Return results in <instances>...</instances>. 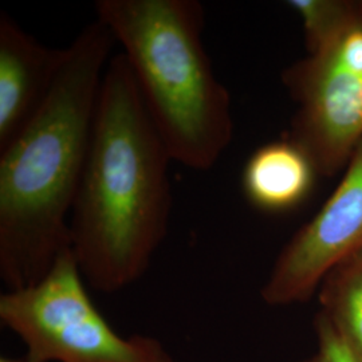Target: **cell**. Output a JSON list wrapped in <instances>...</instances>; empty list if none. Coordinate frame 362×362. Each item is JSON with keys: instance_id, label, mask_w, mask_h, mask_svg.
Wrapping results in <instances>:
<instances>
[{"instance_id": "6", "label": "cell", "mask_w": 362, "mask_h": 362, "mask_svg": "<svg viewBox=\"0 0 362 362\" xmlns=\"http://www.w3.org/2000/svg\"><path fill=\"white\" fill-rule=\"evenodd\" d=\"M362 248V144L322 207L281 250L260 290L272 308L305 303L325 276Z\"/></svg>"}, {"instance_id": "9", "label": "cell", "mask_w": 362, "mask_h": 362, "mask_svg": "<svg viewBox=\"0 0 362 362\" xmlns=\"http://www.w3.org/2000/svg\"><path fill=\"white\" fill-rule=\"evenodd\" d=\"M320 314L362 362V248L339 262L317 291Z\"/></svg>"}, {"instance_id": "5", "label": "cell", "mask_w": 362, "mask_h": 362, "mask_svg": "<svg viewBox=\"0 0 362 362\" xmlns=\"http://www.w3.org/2000/svg\"><path fill=\"white\" fill-rule=\"evenodd\" d=\"M297 105L287 137L320 177L342 173L362 144V8L336 38L282 73Z\"/></svg>"}, {"instance_id": "11", "label": "cell", "mask_w": 362, "mask_h": 362, "mask_svg": "<svg viewBox=\"0 0 362 362\" xmlns=\"http://www.w3.org/2000/svg\"><path fill=\"white\" fill-rule=\"evenodd\" d=\"M315 350L300 362H358L333 327L320 314L314 318Z\"/></svg>"}, {"instance_id": "3", "label": "cell", "mask_w": 362, "mask_h": 362, "mask_svg": "<svg viewBox=\"0 0 362 362\" xmlns=\"http://www.w3.org/2000/svg\"><path fill=\"white\" fill-rule=\"evenodd\" d=\"M97 21L124 49L144 106L172 161L208 170L233 141L231 95L203 43L197 0H98Z\"/></svg>"}, {"instance_id": "2", "label": "cell", "mask_w": 362, "mask_h": 362, "mask_svg": "<svg viewBox=\"0 0 362 362\" xmlns=\"http://www.w3.org/2000/svg\"><path fill=\"white\" fill-rule=\"evenodd\" d=\"M172 157L124 54L105 70L89 153L70 216L86 285L117 293L140 281L168 233Z\"/></svg>"}, {"instance_id": "1", "label": "cell", "mask_w": 362, "mask_h": 362, "mask_svg": "<svg viewBox=\"0 0 362 362\" xmlns=\"http://www.w3.org/2000/svg\"><path fill=\"white\" fill-rule=\"evenodd\" d=\"M115 42L100 21L85 27L45 103L0 151V278L8 291L38 284L71 248L70 216Z\"/></svg>"}, {"instance_id": "4", "label": "cell", "mask_w": 362, "mask_h": 362, "mask_svg": "<svg viewBox=\"0 0 362 362\" xmlns=\"http://www.w3.org/2000/svg\"><path fill=\"white\" fill-rule=\"evenodd\" d=\"M0 322L27 362H176L155 337H124L93 303L71 248L38 284L0 296Z\"/></svg>"}, {"instance_id": "12", "label": "cell", "mask_w": 362, "mask_h": 362, "mask_svg": "<svg viewBox=\"0 0 362 362\" xmlns=\"http://www.w3.org/2000/svg\"><path fill=\"white\" fill-rule=\"evenodd\" d=\"M0 362H27L25 360V357L23 358H10V357H1L0 358Z\"/></svg>"}, {"instance_id": "7", "label": "cell", "mask_w": 362, "mask_h": 362, "mask_svg": "<svg viewBox=\"0 0 362 362\" xmlns=\"http://www.w3.org/2000/svg\"><path fill=\"white\" fill-rule=\"evenodd\" d=\"M67 57L45 46L8 13L0 15V151L38 112Z\"/></svg>"}, {"instance_id": "8", "label": "cell", "mask_w": 362, "mask_h": 362, "mask_svg": "<svg viewBox=\"0 0 362 362\" xmlns=\"http://www.w3.org/2000/svg\"><path fill=\"white\" fill-rule=\"evenodd\" d=\"M321 179L309 155L293 140L264 144L242 173L247 202L266 214H286L302 206Z\"/></svg>"}, {"instance_id": "10", "label": "cell", "mask_w": 362, "mask_h": 362, "mask_svg": "<svg viewBox=\"0 0 362 362\" xmlns=\"http://www.w3.org/2000/svg\"><path fill=\"white\" fill-rule=\"evenodd\" d=\"M298 13L308 54L317 52L349 25L361 11L362 0H290Z\"/></svg>"}]
</instances>
